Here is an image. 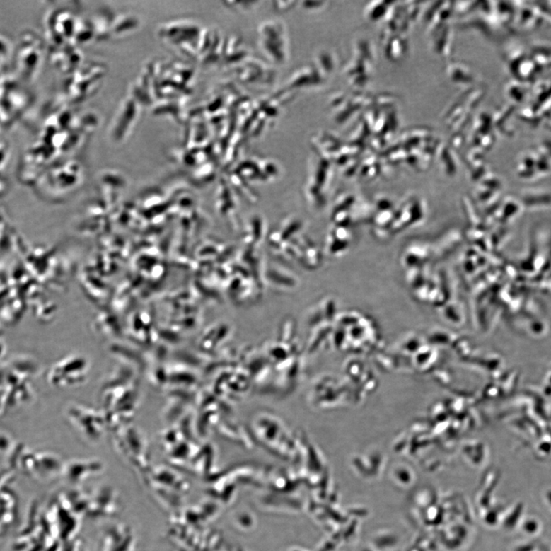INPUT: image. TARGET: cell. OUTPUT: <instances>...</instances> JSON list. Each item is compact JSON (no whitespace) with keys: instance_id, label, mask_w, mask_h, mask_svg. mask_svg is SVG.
Instances as JSON below:
<instances>
[{"instance_id":"1","label":"cell","mask_w":551,"mask_h":551,"mask_svg":"<svg viewBox=\"0 0 551 551\" xmlns=\"http://www.w3.org/2000/svg\"><path fill=\"white\" fill-rule=\"evenodd\" d=\"M76 410V426L81 436L91 442H98L105 433L106 417L86 407L80 406Z\"/></svg>"}]
</instances>
